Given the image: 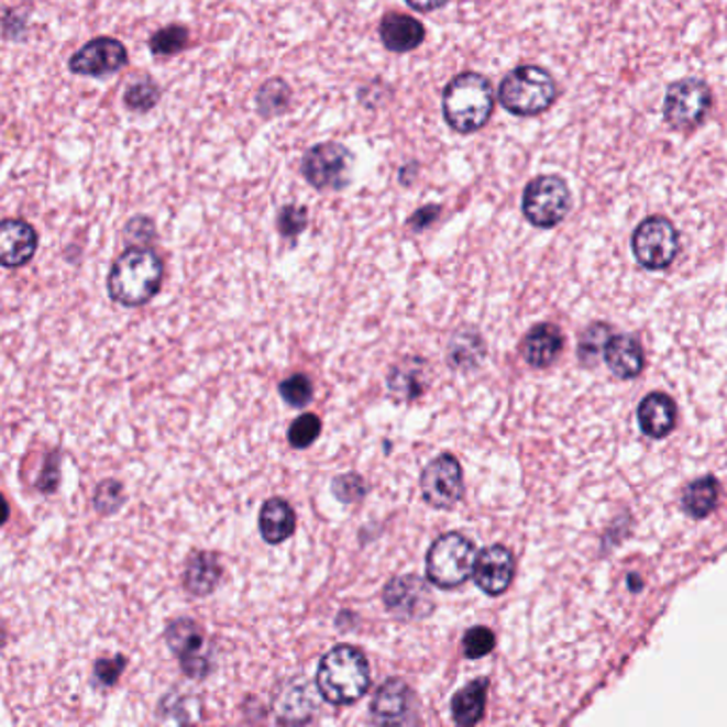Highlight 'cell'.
<instances>
[{"mask_svg": "<svg viewBox=\"0 0 727 727\" xmlns=\"http://www.w3.org/2000/svg\"><path fill=\"white\" fill-rule=\"evenodd\" d=\"M164 262L150 247H128L109 273V294L124 307L147 305L162 287Z\"/></svg>", "mask_w": 727, "mask_h": 727, "instance_id": "cell-1", "label": "cell"}, {"mask_svg": "<svg viewBox=\"0 0 727 727\" xmlns=\"http://www.w3.org/2000/svg\"><path fill=\"white\" fill-rule=\"evenodd\" d=\"M494 102V88L485 75L460 73L444 88V122L460 134H473L489 122Z\"/></svg>", "mask_w": 727, "mask_h": 727, "instance_id": "cell-2", "label": "cell"}, {"mask_svg": "<svg viewBox=\"0 0 727 727\" xmlns=\"http://www.w3.org/2000/svg\"><path fill=\"white\" fill-rule=\"evenodd\" d=\"M371 670L366 658L353 647L332 649L317 670V687L332 704H351L366 694Z\"/></svg>", "mask_w": 727, "mask_h": 727, "instance_id": "cell-3", "label": "cell"}, {"mask_svg": "<svg viewBox=\"0 0 727 727\" xmlns=\"http://www.w3.org/2000/svg\"><path fill=\"white\" fill-rule=\"evenodd\" d=\"M558 98V86L549 70L537 64H521L510 70L500 84L498 100L517 118L544 113Z\"/></svg>", "mask_w": 727, "mask_h": 727, "instance_id": "cell-4", "label": "cell"}, {"mask_svg": "<svg viewBox=\"0 0 727 727\" xmlns=\"http://www.w3.org/2000/svg\"><path fill=\"white\" fill-rule=\"evenodd\" d=\"M475 542L460 532L437 538L426 558L428 579L441 590H453L466 583L475 572Z\"/></svg>", "mask_w": 727, "mask_h": 727, "instance_id": "cell-5", "label": "cell"}, {"mask_svg": "<svg viewBox=\"0 0 727 727\" xmlns=\"http://www.w3.org/2000/svg\"><path fill=\"white\" fill-rule=\"evenodd\" d=\"M570 205L572 198L566 181L555 175H540L526 186L521 209L532 225L553 228L569 216Z\"/></svg>", "mask_w": 727, "mask_h": 727, "instance_id": "cell-6", "label": "cell"}, {"mask_svg": "<svg viewBox=\"0 0 727 727\" xmlns=\"http://www.w3.org/2000/svg\"><path fill=\"white\" fill-rule=\"evenodd\" d=\"M713 107V92L702 79H679L670 84L664 98L665 124L674 130L700 126Z\"/></svg>", "mask_w": 727, "mask_h": 727, "instance_id": "cell-7", "label": "cell"}, {"mask_svg": "<svg viewBox=\"0 0 727 727\" xmlns=\"http://www.w3.org/2000/svg\"><path fill=\"white\" fill-rule=\"evenodd\" d=\"M353 156L341 143H319L302 159V175L316 190L348 188Z\"/></svg>", "mask_w": 727, "mask_h": 727, "instance_id": "cell-8", "label": "cell"}, {"mask_svg": "<svg viewBox=\"0 0 727 727\" xmlns=\"http://www.w3.org/2000/svg\"><path fill=\"white\" fill-rule=\"evenodd\" d=\"M632 250L645 268L662 271L674 262L679 253V232L665 218L653 216L636 228Z\"/></svg>", "mask_w": 727, "mask_h": 727, "instance_id": "cell-9", "label": "cell"}, {"mask_svg": "<svg viewBox=\"0 0 727 727\" xmlns=\"http://www.w3.org/2000/svg\"><path fill=\"white\" fill-rule=\"evenodd\" d=\"M421 494L432 508H453L464 498V473L455 455L443 453L421 473Z\"/></svg>", "mask_w": 727, "mask_h": 727, "instance_id": "cell-10", "label": "cell"}, {"mask_svg": "<svg viewBox=\"0 0 727 727\" xmlns=\"http://www.w3.org/2000/svg\"><path fill=\"white\" fill-rule=\"evenodd\" d=\"M126 64L124 43L113 36H96L70 58L68 68L70 73L84 77H107L122 70Z\"/></svg>", "mask_w": 727, "mask_h": 727, "instance_id": "cell-11", "label": "cell"}, {"mask_svg": "<svg viewBox=\"0 0 727 727\" xmlns=\"http://www.w3.org/2000/svg\"><path fill=\"white\" fill-rule=\"evenodd\" d=\"M371 713L377 727H412L417 722L415 696L398 679H392L381 685L377 696L373 700Z\"/></svg>", "mask_w": 727, "mask_h": 727, "instance_id": "cell-12", "label": "cell"}, {"mask_svg": "<svg viewBox=\"0 0 727 727\" xmlns=\"http://www.w3.org/2000/svg\"><path fill=\"white\" fill-rule=\"evenodd\" d=\"M383 601L394 615H398L403 619H421L434 606L426 581H421L419 576H412V574L392 579L385 585Z\"/></svg>", "mask_w": 727, "mask_h": 727, "instance_id": "cell-13", "label": "cell"}, {"mask_svg": "<svg viewBox=\"0 0 727 727\" xmlns=\"http://www.w3.org/2000/svg\"><path fill=\"white\" fill-rule=\"evenodd\" d=\"M166 640H168L173 653L181 660V665L188 674L202 676L209 670L205 636L194 621L179 619V621L170 624V628L166 632Z\"/></svg>", "mask_w": 727, "mask_h": 727, "instance_id": "cell-14", "label": "cell"}, {"mask_svg": "<svg viewBox=\"0 0 727 727\" xmlns=\"http://www.w3.org/2000/svg\"><path fill=\"white\" fill-rule=\"evenodd\" d=\"M476 585L487 596H500L508 590L515 576V558L503 544L487 547L481 555H476Z\"/></svg>", "mask_w": 727, "mask_h": 727, "instance_id": "cell-15", "label": "cell"}, {"mask_svg": "<svg viewBox=\"0 0 727 727\" xmlns=\"http://www.w3.org/2000/svg\"><path fill=\"white\" fill-rule=\"evenodd\" d=\"M38 247V234L24 220L0 222V266L22 268L32 262Z\"/></svg>", "mask_w": 727, "mask_h": 727, "instance_id": "cell-16", "label": "cell"}, {"mask_svg": "<svg viewBox=\"0 0 727 727\" xmlns=\"http://www.w3.org/2000/svg\"><path fill=\"white\" fill-rule=\"evenodd\" d=\"M381 43L387 52L394 54H407L417 49L423 38L426 29L419 20L407 13H387L379 24Z\"/></svg>", "mask_w": 727, "mask_h": 727, "instance_id": "cell-17", "label": "cell"}, {"mask_svg": "<svg viewBox=\"0 0 727 727\" xmlns=\"http://www.w3.org/2000/svg\"><path fill=\"white\" fill-rule=\"evenodd\" d=\"M564 349V337L558 326L553 323H538L535 326L524 343H521V353L526 362L535 368H547L551 366Z\"/></svg>", "mask_w": 727, "mask_h": 727, "instance_id": "cell-18", "label": "cell"}, {"mask_svg": "<svg viewBox=\"0 0 727 727\" xmlns=\"http://www.w3.org/2000/svg\"><path fill=\"white\" fill-rule=\"evenodd\" d=\"M604 360L610 373L619 379H634L645 368L640 343L632 337H613L604 345Z\"/></svg>", "mask_w": 727, "mask_h": 727, "instance_id": "cell-19", "label": "cell"}, {"mask_svg": "<svg viewBox=\"0 0 727 727\" xmlns=\"http://www.w3.org/2000/svg\"><path fill=\"white\" fill-rule=\"evenodd\" d=\"M640 430L651 439H664L676 423V407L665 394H649L638 407Z\"/></svg>", "mask_w": 727, "mask_h": 727, "instance_id": "cell-20", "label": "cell"}, {"mask_svg": "<svg viewBox=\"0 0 727 727\" xmlns=\"http://www.w3.org/2000/svg\"><path fill=\"white\" fill-rule=\"evenodd\" d=\"M257 526L266 542L279 544L296 532V513L284 498H271L260 508Z\"/></svg>", "mask_w": 727, "mask_h": 727, "instance_id": "cell-21", "label": "cell"}, {"mask_svg": "<svg viewBox=\"0 0 727 727\" xmlns=\"http://www.w3.org/2000/svg\"><path fill=\"white\" fill-rule=\"evenodd\" d=\"M220 579H222V566L213 553L196 551L188 560L184 583H186V590L194 596L211 594L218 587Z\"/></svg>", "mask_w": 727, "mask_h": 727, "instance_id": "cell-22", "label": "cell"}, {"mask_svg": "<svg viewBox=\"0 0 727 727\" xmlns=\"http://www.w3.org/2000/svg\"><path fill=\"white\" fill-rule=\"evenodd\" d=\"M389 392L403 400L419 398L428 387V366L423 360H405L387 377Z\"/></svg>", "mask_w": 727, "mask_h": 727, "instance_id": "cell-23", "label": "cell"}, {"mask_svg": "<svg viewBox=\"0 0 727 727\" xmlns=\"http://www.w3.org/2000/svg\"><path fill=\"white\" fill-rule=\"evenodd\" d=\"M483 357H485V341L481 339V334L476 330L462 328L460 332L453 334V339L449 343L447 360L455 371H460V373L475 371Z\"/></svg>", "mask_w": 727, "mask_h": 727, "instance_id": "cell-24", "label": "cell"}, {"mask_svg": "<svg viewBox=\"0 0 727 727\" xmlns=\"http://www.w3.org/2000/svg\"><path fill=\"white\" fill-rule=\"evenodd\" d=\"M485 694H487V681L483 679L473 681L471 685H466L462 692L455 694L451 702V711L458 726L475 727L481 722L485 711Z\"/></svg>", "mask_w": 727, "mask_h": 727, "instance_id": "cell-25", "label": "cell"}, {"mask_svg": "<svg viewBox=\"0 0 727 727\" xmlns=\"http://www.w3.org/2000/svg\"><path fill=\"white\" fill-rule=\"evenodd\" d=\"M717 496H719L717 481L713 476H702L687 485L683 494V508L690 517L704 519L717 505Z\"/></svg>", "mask_w": 727, "mask_h": 727, "instance_id": "cell-26", "label": "cell"}, {"mask_svg": "<svg viewBox=\"0 0 727 727\" xmlns=\"http://www.w3.org/2000/svg\"><path fill=\"white\" fill-rule=\"evenodd\" d=\"M289 100H291V90L284 79H268L266 84L260 86V90L255 95L257 113L262 118H275V115L284 113L285 109L289 107Z\"/></svg>", "mask_w": 727, "mask_h": 727, "instance_id": "cell-27", "label": "cell"}, {"mask_svg": "<svg viewBox=\"0 0 727 727\" xmlns=\"http://www.w3.org/2000/svg\"><path fill=\"white\" fill-rule=\"evenodd\" d=\"M277 708H279V715L282 719L287 722V724H300L309 717L313 704L309 700V694L307 690L296 683V685H289L284 692V696H279V702H277Z\"/></svg>", "mask_w": 727, "mask_h": 727, "instance_id": "cell-28", "label": "cell"}, {"mask_svg": "<svg viewBox=\"0 0 727 727\" xmlns=\"http://www.w3.org/2000/svg\"><path fill=\"white\" fill-rule=\"evenodd\" d=\"M190 43V31L186 26H166L159 29L152 38H150V49L156 56H175L179 52H184Z\"/></svg>", "mask_w": 727, "mask_h": 727, "instance_id": "cell-29", "label": "cell"}, {"mask_svg": "<svg viewBox=\"0 0 727 727\" xmlns=\"http://www.w3.org/2000/svg\"><path fill=\"white\" fill-rule=\"evenodd\" d=\"M319 432H321V419L313 412H305L289 426L287 441L294 449H307L319 439Z\"/></svg>", "mask_w": 727, "mask_h": 727, "instance_id": "cell-30", "label": "cell"}, {"mask_svg": "<svg viewBox=\"0 0 727 727\" xmlns=\"http://www.w3.org/2000/svg\"><path fill=\"white\" fill-rule=\"evenodd\" d=\"M159 100V88L152 81V79H145V81H136L132 84L124 95V102H126L128 109L130 111H136V113H147L152 111Z\"/></svg>", "mask_w": 727, "mask_h": 727, "instance_id": "cell-31", "label": "cell"}, {"mask_svg": "<svg viewBox=\"0 0 727 727\" xmlns=\"http://www.w3.org/2000/svg\"><path fill=\"white\" fill-rule=\"evenodd\" d=\"M279 394L289 407H307L313 400V381L307 375H291L279 383Z\"/></svg>", "mask_w": 727, "mask_h": 727, "instance_id": "cell-32", "label": "cell"}, {"mask_svg": "<svg viewBox=\"0 0 727 727\" xmlns=\"http://www.w3.org/2000/svg\"><path fill=\"white\" fill-rule=\"evenodd\" d=\"M126 500L124 485L120 481L107 478L96 487L95 508L100 515H113Z\"/></svg>", "mask_w": 727, "mask_h": 727, "instance_id": "cell-33", "label": "cell"}, {"mask_svg": "<svg viewBox=\"0 0 727 727\" xmlns=\"http://www.w3.org/2000/svg\"><path fill=\"white\" fill-rule=\"evenodd\" d=\"M368 487H366V481L355 473H349V475H341L334 478L332 483V494L337 500L345 503V505H353V503H360L364 496H366Z\"/></svg>", "mask_w": 727, "mask_h": 727, "instance_id": "cell-34", "label": "cell"}, {"mask_svg": "<svg viewBox=\"0 0 727 727\" xmlns=\"http://www.w3.org/2000/svg\"><path fill=\"white\" fill-rule=\"evenodd\" d=\"M494 647H496V636L487 628L476 626L464 636V651L471 660H478V658L492 653Z\"/></svg>", "mask_w": 727, "mask_h": 727, "instance_id": "cell-35", "label": "cell"}, {"mask_svg": "<svg viewBox=\"0 0 727 727\" xmlns=\"http://www.w3.org/2000/svg\"><path fill=\"white\" fill-rule=\"evenodd\" d=\"M307 222H309L307 211L302 207H294V205H287L277 216V225L285 239H296L307 228Z\"/></svg>", "mask_w": 727, "mask_h": 727, "instance_id": "cell-36", "label": "cell"}, {"mask_svg": "<svg viewBox=\"0 0 727 727\" xmlns=\"http://www.w3.org/2000/svg\"><path fill=\"white\" fill-rule=\"evenodd\" d=\"M124 665H126L124 658H115V660H102V662H98V664H96V676H98V681H100V683H104V685H111V683H115V681H118V676L122 674Z\"/></svg>", "mask_w": 727, "mask_h": 727, "instance_id": "cell-37", "label": "cell"}, {"mask_svg": "<svg viewBox=\"0 0 727 727\" xmlns=\"http://www.w3.org/2000/svg\"><path fill=\"white\" fill-rule=\"evenodd\" d=\"M439 213H441V207L439 205L423 207V209L415 211V216L409 220V225H411L412 230H426L430 223L439 218Z\"/></svg>", "mask_w": 727, "mask_h": 727, "instance_id": "cell-38", "label": "cell"}, {"mask_svg": "<svg viewBox=\"0 0 727 727\" xmlns=\"http://www.w3.org/2000/svg\"><path fill=\"white\" fill-rule=\"evenodd\" d=\"M449 0H407V4L419 11V13H430V11H437V9H443Z\"/></svg>", "mask_w": 727, "mask_h": 727, "instance_id": "cell-39", "label": "cell"}, {"mask_svg": "<svg viewBox=\"0 0 727 727\" xmlns=\"http://www.w3.org/2000/svg\"><path fill=\"white\" fill-rule=\"evenodd\" d=\"M9 515H11V510H9V503L4 500V496L0 494V526H4L7 521H9Z\"/></svg>", "mask_w": 727, "mask_h": 727, "instance_id": "cell-40", "label": "cell"}, {"mask_svg": "<svg viewBox=\"0 0 727 727\" xmlns=\"http://www.w3.org/2000/svg\"><path fill=\"white\" fill-rule=\"evenodd\" d=\"M2 642H4V630L0 628V647H2Z\"/></svg>", "mask_w": 727, "mask_h": 727, "instance_id": "cell-41", "label": "cell"}]
</instances>
